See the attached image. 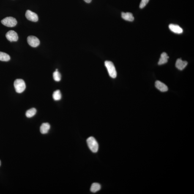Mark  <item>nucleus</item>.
<instances>
[{
	"instance_id": "f257e3e1",
	"label": "nucleus",
	"mask_w": 194,
	"mask_h": 194,
	"mask_svg": "<svg viewBox=\"0 0 194 194\" xmlns=\"http://www.w3.org/2000/svg\"><path fill=\"white\" fill-rule=\"evenodd\" d=\"M105 65L110 77L113 78H116L117 76V72L113 63L110 61H106Z\"/></svg>"
},
{
	"instance_id": "f03ea898",
	"label": "nucleus",
	"mask_w": 194,
	"mask_h": 194,
	"mask_svg": "<svg viewBox=\"0 0 194 194\" xmlns=\"http://www.w3.org/2000/svg\"><path fill=\"white\" fill-rule=\"evenodd\" d=\"M87 143L90 150L93 152H97L99 149V145L97 140L94 137H90L87 138Z\"/></svg>"
},
{
	"instance_id": "7ed1b4c3",
	"label": "nucleus",
	"mask_w": 194,
	"mask_h": 194,
	"mask_svg": "<svg viewBox=\"0 0 194 194\" xmlns=\"http://www.w3.org/2000/svg\"><path fill=\"white\" fill-rule=\"evenodd\" d=\"M16 91L18 93H21L26 89V84L23 80L18 79L15 80L14 83Z\"/></svg>"
},
{
	"instance_id": "20e7f679",
	"label": "nucleus",
	"mask_w": 194,
	"mask_h": 194,
	"mask_svg": "<svg viewBox=\"0 0 194 194\" xmlns=\"http://www.w3.org/2000/svg\"><path fill=\"white\" fill-rule=\"evenodd\" d=\"M1 23L8 27H13L16 26L17 21L14 17H6L1 20Z\"/></svg>"
},
{
	"instance_id": "39448f33",
	"label": "nucleus",
	"mask_w": 194,
	"mask_h": 194,
	"mask_svg": "<svg viewBox=\"0 0 194 194\" xmlns=\"http://www.w3.org/2000/svg\"><path fill=\"white\" fill-rule=\"evenodd\" d=\"M28 44L34 48L37 47L40 44V40L38 38L34 36H28L27 38Z\"/></svg>"
},
{
	"instance_id": "423d86ee",
	"label": "nucleus",
	"mask_w": 194,
	"mask_h": 194,
	"mask_svg": "<svg viewBox=\"0 0 194 194\" xmlns=\"http://www.w3.org/2000/svg\"><path fill=\"white\" fill-rule=\"evenodd\" d=\"M25 16L28 20L31 21L36 22L38 20V17L37 14L29 10L26 11Z\"/></svg>"
},
{
	"instance_id": "0eeeda50",
	"label": "nucleus",
	"mask_w": 194,
	"mask_h": 194,
	"mask_svg": "<svg viewBox=\"0 0 194 194\" xmlns=\"http://www.w3.org/2000/svg\"><path fill=\"white\" fill-rule=\"evenodd\" d=\"M6 37L7 40L12 42H17L18 40V34L13 30H10L6 34Z\"/></svg>"
},
{
	"instance_id": "6e6552de",
	"label": "nucleus",
	"mask_w": 194,
	"mask_h": 194,
	"mask_svg": "<svg viewBox=\"0 0 194 194\" xmlns=\"http://www.w3.org/2000/svg\"><path fill=\"white\" fill-rule=\"evenodd\" d=\"M155 87L157 89L162 92H166L168 90V87L162 82L157 81L155 82Z\"/></svg>"
},
{
	"instance_id": "1a4fd4ad",
	"label": "nucleus",
	"mask_w": 194,
	"mask_h": 194,
	"mask_svg": "<svg viewBox=\"0 0 194 194\" xmlns=\"http://www.w3.org/2000/svg\"><path fill=\"white\" fill-rule=\"evenodd\" d=\"M188 62L186 61H183L182 59H178L176 61V66L180 70H182L187 66Z\"/></svg>"
},
{
	"instance_id": "9d476101",
	"label": "nucleus",
	"mask_w": 194,
	"mask_h": 194,
	"mask_svg": "<svg viewBox=\"0 0 194 194\" xmlns=\"http://www.w3.org/2000/svg\"><path fill=\"white\" fill-rule=\"evenodd\" d=\"M169 29L171 31L176 34H181L183 32V30L182 28L178 25L173 24L169 25Z\"/></svg>"
},
{
	"instance_id": "9b49d317",
	"label": "nucleus",
	"mask_w": 194,
	"mask_h": 194,
	"mask_svg": "<svg viewBox=\"0 0 194 194\" xmlns=\"http://www.w3.org/2000/svg\"><path fill=\"white\" fill-rule=\"evenodd\" d=\"M121 17L124 20L129 21H133L134 20V17L133 15L131 13L122 12L121 14Z\"/></svg>"
},
{
	"instance_id": "f8f14e48",
	"label": "nucleus",
	"mask_w": 194,
	"mask_h": 194,
	"mask_svg": "<svg viewBox=\"0 0 194 194\" xmlns=\"http://www.w3.org/2000/svg\"><path fill=\"white\" fill-rule=\"evenodd\" d=\"M169 58L166 53H163L161 55V57L158 62V64L162 65L168 62V59Z\"/></svg>"
},
{
	"instance_id": "ddd939ff",
	"label": "nucleus",
	"mask_w": 194,
	"mask_h": 194,
	"mask_svg": "<svg viewBox=\"0 0 194 194\" xmlns=\"http://www.w3.org/2000/svg\"><path fill=\"white\" fill-rule=\"evenodd\" d=\"M50 127V124L48 123H44L40 128L41 133L43 134L48 133Z\"/></svg>"
},
{
	"instance_id": "4468645a",
	"label": "nucleus",
	"mask_w": 194,
	"mask_h": 194,
	"mask_svg": "<svg viewBox=\"0 0 194 194\" xmlns=\"http://www.w3.org/2000/svg\"><path fill=\"white\" fill-rule=\"evenodd\" d=\"M101 189V186L100 184L98 183H95L92 184L91 185L90 190L91 192L93 193H96L99 190Z\"/></svg>"
},
{
	"instance_id": "2eb2a0df",
	"label": "nucleus",
	"mask_w": 194,
	"mask_h": 194,
	"mask_svg": "<svg viewBox=\"0 0 194 194\" xmlns=\"http://www.w3.org/2000/svg\"><path fill=\"white\" fill-rule=\"evenodd\" d=\"M10 56L7 54L0 51V61H8L10 60Z\"/></svg>"
},
{
	"instance_id": "dca6fc26",
	"label": "nucleus",
	"mask_w": 194,
	"mask_h": 194,
	"mask_svg": "<svg viewBox=\"0 0 194 194\" xmlns=\"http://www.w3.org/2000/svg\"><path fill=\"white\" fill-rule=\"evenodd\" d=\"M37 113V110L34 108L30 109L28 110L26 113V115L27 117L28 118L32 117V116L35 115Z\"/></svg>"
},
{
	"instance_id": "f3484780",
	"label": "nucleus",
	"mask_w": 194,
	"mask_h": 194,
	"mask_svg": "<svg viewBox=\"0 0 194 194\" xmlns=\"http://www.w3.org/2000/svg\"><path fill=\"white\" fill-rule=\"evenodd\" d=\"M53 97L54 100L58 101L60 100L61 98V94L59 90H57L54 92Z\"/></svg>"
},
{
	"instance_id": "a211bd4d",
	"label": "nucleus",
	"mask_w": 194,
	"mask_h": 194,
	"mask_svg": "<svg viewBox=\"0 0 194 194\" xmlns=\"http://www.w3.org/2000/svg\"><path fill=\"white\" fill-rule=\"evenodd\" d=\"M53 77L55 81L59 82L61 81V75L60 73L58 71V70H56L54 72L53 74Z\"/></svg>"
},
{
	"instance_id": "6ab92c4d",
	"label": "nucleus",
	"mask_w": 194,
	"mask_h": 194,
	"mask_svg": "<svg viewBox=\"0 0 194 194\" xmlns=\"http://www.w3.org/2000/svg\"><path fill=\"white\" fill-rule=\"evenodd\" d=\"M149 0H141V3L140 5V8H143L145 7L147 4L149 2Z\"/></svg>"
},
{
	"instance_id": "aec40b11",
	"label": "nucleus",
	"mask_w": 194,
	"mask_h": 194,
	"mask_svg": "<svg viewBox=\"0 0 194 194\" xmlns=\"http://www.w3.org/2000/svg\"><path fill=\"white\" fill-rule=\"evenodd\" d=\"M84 1L86 3H90L91 2L92 0H84Z\"/></svg>"
},
{
	"instance_id": "412c9836",
	"label": "nucleus",
	"mask_w": 194,
	"mask_h": 194,
	"mask_svg": "<svg viewBox=\"0 0 194 194\" xmlns=\"http://www.w3.org/2000/svg\"><path fill=\"white\" fill-rule=\"evenodd\" d=\"M1 161H0V166H1Z\"/></svg>"
}]
</instances>
